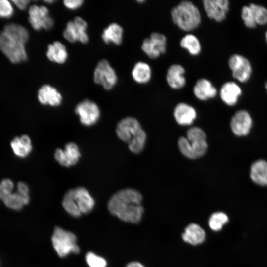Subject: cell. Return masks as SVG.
I'll return each instance as SVG.
<instances>
[{
  "label": "cell",
  "instance_id": "obj_1",
  "mask_svg": "<svg viewBox=\"0 0 267 267\" xmlns=\"http://www.w3.org/2000/svg\"><path fill=\"white\" fill-rule=\"evenodd\" d=\"M142 196L137 190L125 188L113 194L107 204L110 213L121 220L132 223H138L144 212Z\"/></svg>",
  "mask_w": 267,
  "mask_h": 267
},
{
  "label": "cell",
  "instance_id": "obj_2",
  "mask_svg": "<svg viewBox=\"0 0 267 267\" xmlns=\"http://www.w3.org/2000/svg\"><path fill=\"white\" fill-rule=\"evenodd\" d=\"M116 133L120 139L128 144L131 152L138 153L143 150L146 135L136 119L127 117L121 120L117 125Z\"/></svg>",
  "mask_w": 267,
  "mask_h": 267
},
{
  "label": "cell",
  "instance_id": "obj_3",
  "mask_svg": "<svg viewBox=\"0 0 267 267\" xmlns=\"http://www.w3.org/2000/svg\"><path fill=\"white\" fill-rule=\"evenodd\" d=\"M62 205L70 215L79 217L93 209L95 200L85 187L80 186L69 189L65 193Z\"/></svg>",
  "mask_w": 267,
  "mask_h": 267
},
{
  "label": "cell",
  "instance_id": "obj_4",
  "mask_svg": "<svg viewBox=\"0 0 267 267\" xmlns=\"http://www.w3.org/2000/svg\"><path fill=\"white\" fill-rule=\"evenodd\" d=\"M171 15L174 23L185 31L195 29L201 21V16L198 7L187 0L182 1L173 7Z\"/></svg>",
  "mask_w": 267,
  "mask_h": 267
},
{
  "label": "cell",
  "instance_id": "obj_5",
  "mask_svg": "<svg viewBox=\"0 0 267 267\" xmlns=\"http://www.w3.org/2000/svg\"><path fill=\"white\" fill-rule=\"evenodd\" d=\"M206 134L200 128L194 127L189 129L187 137H181L178 141V146L185 157L194 159L203 156L207 151L208 145Z\"/></svg>",
  "mask_w": 267,
  "mask_h": 267
},
{
  "label": "cell",
  "instance_id": "obj_6",
  "mask_svg": "<svg viewBox=\"0 0 267 267\" xmlns=\"http://www.w3.org/2000/svg\"><path fill=\"white\" fill-rule=\"evenodd\" d=\"M51 242L54 250L60 257H66L70 253L78 254L80 252L76 235L59 226H56L54 229Z\"/></svg>",
  "mask_w": 267,
  "mask_h": 267
},
{
  "label": "cell",
  "instance_id": "obj_7",
  "mask_svg": "<svg viewBox=\"0 0 267 267\" xmlns=\"http://www.w3.org/2000/svg\"><path fill=\"white\" fill-rule=\"evenodd\" d=\"M25 44L3 31L0 33V49L13 63H19L27 59Z\"/></svg>",
  "mask_w": 267,
  "mask_h": 267
},
{
  "label": "cell",
  "instance_id": "obj_8",
  "mask_svg": "<svg viewBox=\"0 0 267 267\" xmlns=\"http://www.w3.org/2000/svg\"><path fill=\"white\" fill-rule=\"evenodd\" d=\"M94 82L101 85L106 90L113 89L117 84L116 73L109 62L106 59L99 61L93 73Z\"/></svg>",
  "mask_w": 267,
  "mask_h": 267
},
{
  "label": "cell",
  "instance_id": "obj_9",
  "mask_svg": "<svg viewBox=\"0 0 267 267\" xmlns=\"http://www.w3.org/2000/svg\"><path fill=\"white\" fill-rule=\"evenodd\" d=\"M228 63L234 79L242 83L250 80L252 67L247 58L239 54H234L229 57Z\"/></svg>",
  "mask_w": 267,
  "mask_h": 267
},
{
  "label": "cell",
  "instance_id": "obj_10",
  "mask_svg": "<svg viewBox=\"0 0 267 267\" xmlns=\"http://www.w3.org/2000/svg\"><path fill=\"white\" fill-rule=\"evenodd\" d=\"M75 112L79 117L81 123L87 127L96 124L101 115L97 104L89 99H85L79 102L75 107Z\"/></svg>",
  "mask_w": 267,
  "mask_h": 267
},
{
  "label": "cell",
  "instance_id": "obj_11",
  "mask_svg": "<svg viewBox=\"0 0 267 267\" xmlns=\"http://www.w3.org/2000/svg\"><path fill=\"white\" fill-rule=\"evenodd\" d=\"M87 23L82 18L77 16L73 21H69L63 31L64 38L69 42H79L86 44L89 41L87 33Z\"/></svg>",
  "mask_w": 267,
  "mask_h": 267
},
{
  "label": "cell",
  "instance_id": "obj_12",
  "mask_svg": "<svg viewBox=\"0 0 267 267\" xmlns=\"http://www.w3.org/2000/svg\"><path fill=\"white\" fill-rule=\"evenodd\" d=\"M28 20L32 28L37 31L49 30L53 26L54 21L49 12L44 6L31 5L28 10Z\"/></svg>",
  "mask_w": 267,
  "mask_h": 267
},
{
  "label": "cell",
  "instance_id": "obj_13",
  "mask_svg": "<svg viewBox=\"0 0 267 267\" xmlns=\"http://www.w3.org/2000/svg\"><path fill=\"white\" fill-rule=\"evenodd\" d=\"M167 39L165 35L153 32L143 40L141 49L151 59H156L166 52Z\"/></svg>",
  "mask_w": 267,
  "mask_h": 267
},
{
  "label": "cell",
  "instance_id": "obj_14",
  "mask_svg": "<svg viewBox=\"0 0 267 267\" xmlns=\"http://www.w3.org/2000/svg\"><path fill=\"white\" fill-rule=\"evenodd\" d=\"M81 154L76 143L70 142L64 148H57L54 153L55 160L62 166L70 167L76 165L79 161Z\"/></svg>",
  "mask_w": 267,
  "mask_h": 267
},
{
  "label": "cell",
  "instance_id": "obj_15",
  "mask_svg": "<svg viewBox=\"0 0 267 267\" xmlns=\"http://www.w3.org/2000/svg\"><path fill=\"white\" fill-rule=\"evenodd\" d=\"M203 4L207 16L218 22L226 18L230 8L228 0H204Z\"/></svg>",
  "mask_w": 267,
  "mask_h": 267
},
{
  "label": "cell",
  "instance_id": "obj_16",
  "mask_svg": "<svg viewBox=\"0 0 267 267\" xmlns=\"http://www.w3.org/2000/svg\"><path fill=\"white\" fill-rule=\"evenodd\" d=\"M252 123V119L249 112L245 110H240L232 116L230 127L235 135L245 136L249 134Z\"/></svg>",
  "mask_w": 267,
  "mask_h": 267
},
{
  "label": "cell",
  "instance_id": "obj_17",
  "mask_svg": "<svg viewBox=\"0 0 267 267\" xmlns=\"http://www.w3.org/2000/svg\"><path fill=\"white\" fill-rule=\"evenodd\" d=\"M38 99L43 105L57 107L62 102V96L60 92L54 87L45 84L42 86L38 91Z\"/></svg>",
  "mask_w": 267,
  "mask_h": 267
},
{
  "label": "cell",
  "instance_id": "obj_18",
  "mask_svg": "<svg viewBox=\"0 0 267 267\" xmlns=\"http://www.w3.org/2000/svg\"><path fill=\"white\" fill-rule=\"evenodd\" d=\"M219 93L222 100L226 105L232 106L237 103L242 90L236 82L228 81L222 86Z\"/></svg>",
  "mask_w": 267,
  "mask_h": 267
},
{
  "label": "cell",
  "instance_id": "obj_19",
  "mask_svg": "<svg viewBox=\"0 0 267 267\" xmlns=\"http://www.w3.org/2000/svg\"><path fill=\"white\" fill-rule=\"evenodd\" d=\"M185 69L179 64L170 66L167 72L166 80L169 86L175 89H180L186 84Z\"/></svg>",
  "mask_w": 267,
  "mask_h": 267
},
{
  "label": "cell",
  "instance_id": "obj_20",
  "mask_svg": "<svg viewBox=\"0 0 267 267\" xmlns=\"http://www.w3.org/2000/svg\"><path fill=\"white\" fill-rule=\"evenodd\" d=\"M196 111L191 105L185 103H179L174 110V116L177 122L181 125H188L196 118Z\"/></svg>",
  "mask_w": 267,
  "mask_h": 267
},
{
  "label": "cell",
  "instance_id": "obj_21",
  "mask_svg": "<svg viewBox=\"0 0 267 267\" xmlns=\"http://www.w3.org/2000/svg\"><path fill=\"white\" fill-rule=\"evenodd\" d=\"M251 179L255 184L261 186H267V161L259 159L251 165Z\"/></svg>",
  "mask_w": 267,
  "mask_h": 267
},
{
  "label": "cell",
  "instance_id": "obj_22",
  "mask_svg": "<svg viewBox=\"0 0 267 267\" xmlns=\"http://www.w3.org/2000/svg\"><path fill=\"white\" fill-rule=\"evenodd\" d=\"M205 238V230L195 223L188 224L182 234V238L184 241L194 246L203 243Z\"/></svg>",
  "mask_w": 267,
  "mask_h": 267
},
{
  "label": "cell",
  "instance_id": "obj_23",
  "mask_svg": "<svg viewBox=\"0 0 267 267\" xmlns=\"http://www.w3.org/2000/svg\"><path fill=\"white\" fill-rule=\"evenodd\" d=\"M195 96L201 100H207L215 97L217 94L216 88L208 79H199L193 88Z\"/></svg>",
  "mask_w": 267,
  "mask_h": 267
},
{
  "label": "cell",
  "instance_id": "obj_24",
  "mask_svg": "<svg viewBox=\"0 0 267 267\" xmlns=\"http://www.w3.org/2000/svg\"><path fill=\"white\" fill-rule=\"evenodd\" d=\"M46 55L50 61L57 64L64 63L68 58L66 46L58 41L48 45Z\"/></svg>",
  "mask_w": 267,
  "mask_h": 267
},
{
  "label": "cell",
  "instance_id": "obj_25",
  "mask_svg": "<svg viewBox=\"0 0 267 267\" xmlns=\"http://www.w3.org/2000/svg\"><path fill=\"white\" fill-rule=\"evenodd\" d=\"M123 35V28L118 23H112L103 30L101 37L105 44L119 45L122 43Z\"/></svg>",
  "mask_w": 267,
  "mask_h": 267
},
{
  "label": "cell",
  "instance_id": "obj_26",
  "mask_svg": "<svg viewBox=\"0 0 267 267\" xmlns=\"http://www.w3.org/2000/svg\"><path fill=\"white\" fill-rule=\"evenodd\" d=\"M11 147L14 153L20 158L26 157L32 150L31 139L27 135L14 138L11 142Z\"/></svg>",
  "mask_w": 267,
  "mask_h": 267
},
{
  "label": "cell",
  "instance_id": "obj_27",
  "mask_svg": "<svg viewBox=\"0 0 267 267\" xmlns=\"http://www.w3.org/2000/svg\"><path fill=\"white\" fill-rule=\"evenodd\" d=\"M152 75L150 66L146 63L139 61L134 65L132 76L133 79L139 84H145L149 81Z\"/></svg>",
  "mask_w": 267,
  "mask_h": 267
},
{
  "label": "cell",
  "instance_id": "obj_28",
  "mask_svg": "<svg viewBox=\"0 0 267 267\" xmlns=\"http://www.w3.org/2000/svg\"><path fill=\"white\" fill-rule=\"evenodd\" d=\"M2 201L8 208L18 211L29 203L30 196L23 195L16 191L12 192Z\"/></svg>",
  "mask_w": 267,
  "mask_h": 267
},
{
  "label": "cell",
  "instance_id": "obj_29",
  "mask_svg": "<svg viewBox=\"0 0 267 267\" xmlns=\"http://www.w3.org/2000/svg\"><path fill=\"white\" fill-rule=\"evenodd\" d=\"M180 45L192 55H198L201 50V45L199 39L192 34L185 35L181 39Z\"/></svg>",
  "mask_w": 267,
  "mask_h": 267
},
{
  "label": "cell",
  "instance_id": "obj_30",
  "mask_svg": "<svg viewBox=\"0 0 267 267\" xmlns=\"http://www.w3.org/2000/svg\"><path fill=\"white\" fill-rule=\"evenodd\" d=\"M251 18L257 25L267 24V9L263 5L251 3L248 5Z\"/></svg>",
  "mask_w": 267,
  "mask_h": 267
},
{
  "label": "cell",
  "instance_id": "obj_31",
  "mask_svg": "<svg viewBox=\"0 0 267 267\" xmlns=\"http://www.w3.org/2000/svg\"><path fill=\"white\" fill-rule=\"evenodd\" d=\"M5 33L26 44L29 39V33L23 26L15 23H10L5 25L3 30Z\"/></svg>",
  "mask_w": 267,
  "mask_h": 267
},
{
  "label": "cell",
  "instance_id": "obj_32",
  "mask_svg": "<svg viewBox=\"0 0 267 267\" xmlns=\"http://www.w3.org/2000/svg\"><path fill=\"white\" fill-rule=\"evenodd\" d=\"M229 221L227 215L223 212H216L211 214L208 220L210 229L215 232L221 230Z\"/></svg>",
  "mask_w": 267,
  "mask_h": 267
},
{
  "label": "cell",
  "instance_id": "obj_33",
  "mask_svg": "<svg viewBox=\"0 0 267 267\" xmlns=\"http://www.w3.org/2000/svg\"><path fill=\"white\" fill-rule=\"evenodd\" d=\"M86 263L89 267H106L107 262L103 257L92 252H88L85 256Z\"/></svg>",
  "mask_w": 267,
  "mask_h": 267
},
{
  "label": "cell",
  "instance_id": "obj_34",
  "mask_svg": "<svg viewBox=\"0 0 267 267\" xmlns=\"http://www.w3.org/2000/svg\"><path fill=\"white\" fill-rule=\"evenodd\" d=\"M13 182L9 179H4L0 183V199L3 201L12 193L14 189Z\"/></svg>",
  "mask_w": 267,
  "mask_h": 267
},
{
  "label": "cell",
  "instance_id": "obj_35",
  "mask_svg": "<svg viewBox=\"0 0 267 267\" xmlns=\"http://www.w3.org/2000/svg\"><path fill=\"white\" fill-rule=\"evenodd\" d=\"M13 7L9 1L0 0V18H9L13 15Z\"/></svg>",
  "mask_w": 267,
  "mask_h": 267
},
{
  "label": "cell",
  "instance_id": "obj_36",
  "mask_svg": "<svg viewBox=\"0 0 267 267\" xmlns=\"http://www.w3.org/2000/svg\"><path fill=\"white\" fill-rule=\"evenodd\" d=\"M83 0H65L63 1L64 6L70 10H76L80 8L83 4Z\"/></svg>",
  "mask_w": 267,
  "mask_h": 267
},
{
  "label": "cell",
  "instance_id": "obj_37",
  "mask_svg": "<svg viewBox=\"0 0 267 267\" xmlns=\"http://www.w3.org/2000/svg\"><path fill=\"white\" fill-rule=\"evenodd\" d=\"M17 191L25 196H29V188L26 183L19 182L17 185Z\"/></svg>",
  "mask_w": 267,
  "mask_h": 267
},
{
  "label": "cell",
  "instance_id": "obj_38",
  "mask_svg": "<svg viewBox=\"0 0 267 267\" xmlns=\"http://www.w3.org/2000/svg\"><path fill=\"white\" fill-rule=\"evenodd\" d=\"M11 1L17 8L23 10L27 8L30 1L28 0H14Z\"/></svg>",
  "mask_w": 267,
  "mask_h": 267
},
{
  "label": "cell",
  "instance_id": "obj_39",
  "mask_svg": "<svg viewBox=\"0 0 267 267\" xmlns=\"http://www.w3.org/2000/svg\"><path fill=\"white\" fill-rule=\"evenodd\" d=\"M126 267H145L140 263L136 261L131 262L128 263Z\"/></svg>",
  "mask_w": 267,
  "mask_h": 267
},
{
  "label": "cell",
  "instance_id": "obj_40",
  "mask_svg": "<svg viewBox=\"0 0 267 267\" xmlns=\"http://www.w3.org/2000/svg\"><path fill=\"white\" fill-rule=\"evenodd\" d=\"M265 39L266 43H267V30L265 33Z\"/></svg>",
  "mask_w": 267,
  "mask_h": 267
},
{
  "label": "cell",
  "instance_id": "obj_41",
  "mask_svg": "<svg viewBox=\"0 0 267 267\" xmlns=\"http://www.w3.org/2000/svg\"><path fill=\"white\" fill-rule=\"evenodd\" d=\"M54 1V0H45L44 2H46L47 3H52Z\"/></svg>",
  "mask_w": 267,
  "mask_h": 267
},
{
  "label": "cell",
  "instance_id": "obj_42",
  "mask_svg": "<svg viewBox=\"0 0 267 267\" xmlns=\"http://www.w3.org/2000/svg\"><path fill=\"white\" fill-rule=\"evenodd\" d=\"M265 88L267 93V81L265 83Z\"/></svg>",
  "mask_w": 267,
  "mask_h": 267
}]
</instances>
